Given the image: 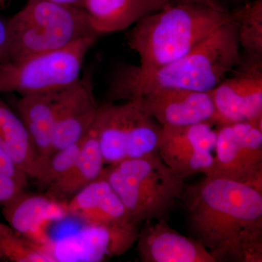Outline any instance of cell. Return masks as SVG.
<instances>
[{
  "instance_id": "6da1fadb",
  "label": "cell",
  "mask_w": 262,
  "mask_h": 262,
  "mask_svg": "<svg viewBox=\"0 0 262 262\" xmlns=\"http://www.w3.org/2000/svg\"><path fill=\"white\" fill-rule=\"evenodd\" d=\"M188 225L215 262L262 261V194L246 184L206 177L184 188Z\"/></svg>"
},
{
  "instance_id": "7a4b0ae2",
  "label": "cell",
  "mask_w": 262,
  "mask_h": 262,
  "mask_svg": "<svg viewBox=\"0 0 262 262\" xmlns=\"http://www.w3.org/2000/svg\"><path fill=\"white\" fill-rule=\"evenodd\" d=\"M237 27L232 20L219 27L186 56L154 70L122 66L115 72L110 88L111 102L134 101L155 91L211 92L239 61Z\"/></svg>"
},
{
  "instance_id": "3957f363",
  "label": "cell",
  "mask_w": 262,
  "mask_h": 262,
  "mask_svg": "<svg viewBox=\"0 0 262 262\" xmlns=\"http://www.w3.org/2000/svg\"><path fill=\"white\" fill-rule=\"evenodd\" d=\"M230 20L227 10L172 3L133 25L127 42L139 57L138 67L154 70L186 56Z\"/></svg>"
},
{
  "instance_id": "277c9868",
  "label": "cell",
  "mask_w": 262,
  "mask_h": 262,
  "mask_svg": "<svg viewBox=\"0 0 262 262\" xmlns=\"http://www.w3.org/2000/svg\"><path fill=\"white\" fill-rule=\"evenodd\" d=\"M7 39L0 63L68 46L81 38L98 35L83 8L51 0H27L6 20Z\"/></svg>"
},
{
  "instance_id": "5b68a950",
  "label": "cell",
  "mask_w": 262,
  "mask_h": 262,
  "mask_svg": "<svg viewBox=\"0 0 262 262\" xmlns=\"http://www.w3.org/2000/svg\"><path fill=\"white\" fill-rule=\"evenodd\" d=\"M103 173L136 223L168 220L185 188L184 179L158 155L108 165Z\"/></svg>"
},
{
  "instance_id": "8992f818",
  "label": "cell",
  "mask_w": 262,
  "mask_h": 262,
  "mask_svg": "<svg viewBox=\"0 0 262 262\" xmlns=\"http://www.w3.org/2000/svg\"><path fill=\"white\" fill-rule=\"evenodd\" d=\"M98 37L81 38L65 47L0 63V94L51 92L75 83Z\"/></svg>"
},
{
  "instance_id": "52a82bcc",
  "label": "cell",
  "mask_w": 262,
  "mask_h": 262,
  "mask_svg": "<svg viewBox=\"0 0 262 262\" xmlns=\"http://www.w3.org/2000/svg\"><path fill=\"white\" fill-rule=\"evenodd\" d=\"M94 126L105 164L158 155L162 126L135 101L99 105Z\"/></svg>"
},
{
  "instance_id": "ba28073f",
  "label": "cell",
  "mask_w": 262,
  "mask_h": 262,
  "mask_svg": "<svg viewBox=\"0 0 262 262\" xmlns=\"http://www.w3.org/2000/svg\"><path fill=\"white\" fill-rule=\"evenodd\" d=\"M246 184L262 194V121L216 126L209 175Z\"/></svg>"
},
{
  "instance_id": "9c48e42d",
  "label": "cell",
  "mask_w": 262,
  "mask_h": 262,
  "mask_svg": "<svg viewBox=\"0 0 262 262\" xmlns=\"http://www.w3.org/2000/svg\"><path fill=\"white\" fill-rule=\"evenodd\" d=\"M141 224L128 221L85 224L76 232L53 241L55 262H100L122 256L137 241Z\"/></svg>"
},
{
  "instance_id": "30bf717a",
  "label": "cell",
  "mask_w": 262,
  "mask_h": 262,
  "mask_svg": "<svg viewBox=\"0 0 262 262\" xmlns=\"http://www.w3.org/2000/svg\"><path fill=\"white\" fill-rule=\"evenodd\" d=\"M211 122L162 126L158 155L181 178L209 175L214 158L216 128Z\"/></svg>"
},
{
  "instance_id": "8fae6325",
  "label": "cell",
  "mask_w": 262,
  "mask_h": 262,
  "mask_svg": "<svg viewBox=\"0 0 262 262\" xmlns=\"http://www.w3.org/2000/svg\"><path fill=\"white\" fill-rule=\"evenodd\" d=\"M215 126L232 122L262 121V63L239 61L213 91Z\"/></svg>"
},
{
  "instance_id": "7c38bea8",
  "label": "cell",
  "mask_w": 262,
  "mask_h": 262,
  "mask_svg": "<svg viewBox=\"0 0 262 262\" xmlns=\"http://www.w3.org/2000/svg\"><path fill=\"white\" fill-rule=\"evenodd\" d=\"M94 90L93 73L88 71L75 83L60 91L50 154L78 142L89 132L99 106Z\"/></svg>"
},
{
  "instance_id": "4fadbf2b",
  "label": "cell",
  "mask_w": 262,
  "mask_h": 262,
  "mask_svg": "<svg viewBox=\"0 0 262 262\" xmlns=\"http://www.w3.org/2000/svg\"><path fill=\"white\" fill-rule=\"evenodd\" d=\"M3 214L15 232L46 248L51 254L53 241L48 233V227L69 217L66 203L55 201L46 194L25 191L4 205Z\"/></svg>"
},
{
  "instance_id": "5bb4252c",
  "label": "cell",
  "mask_w": 262,
  "mask_h": 262,
  "mask_svg": "<svg viewBox=\"0 0 262 262\" xmlns=\"http://www.w3.org/2000/svg\"><path fill=\"white\" fill-rule=\"evenodd\" d=\"M134 101L161 126H185L201 122L214 124L211 92L168 90L149 93Z\"/></svg>"
},
{
  "instance_id": "9a60e30c",
  "label": "cell",
  "mask_w": 262,
  "mask_h": 262,
  "mask_svg": "<svg viewBox=\"0 0 262 262\" xmlns=\"http://www.w3.org/2000/svg\"><path fill=\"white\" fill-rule=\"evenodd\" d=\"M144 222L136 241L141 261L215 262L201 243L172 229L168 220Z\"/></svg>"
},
{
  "instance_id": "2e32d148",
  "label": "cell",
  "mask_w": 262,
  "mask_h": 262,
  "mask_svg": "<svg viewBox=\"0 0 262 262\" xmlns=\"http://www.w3.org/2000/svg\"><path fill=\"white\" fill-rule=\"evenodd\" d=\"M69 216L84 224H107L131 221L123 203L104 173L66 203ZM133 222V221H132Z\"/></svg>"
},
{
  "instance_id": "e0dca14e",
  "label": "cell",
  "mask_w": 262,
  "mask_h": 262,
  "mask_svg": "<svg viewBox=\"0 0 262 262\" xmlns=\"http://www.w3.org/2000/svg\"><path fill=\"white\" fill-rule=\"evenodd\" d=\"M174 0H84V10L98 36L125 30Z\"/></svg>"
},
{
  "instance_id": "ac0fdd59",
  "label": "cell",
  "mask_w": 262,
  "mask_h": 262,
  "mask_svg": "<svg viewBox=\"0 0 262 262\" xmlns=\"http://www.w3.org/2000/svg\"><path fill=\"white\" fill-rule=\"evenodd\" d=\"M104 165L93 124L84 136L78 158L63 176L46 188V195L60 203H67L81 189L101 177Z\"/></svg>"
},
{
  "instance_id": "d6986e66",
  "label": "cell",
  "mask_w": 262,
  "mask_h": 262,
  "mask_svg": "<svg viewBox=\"0 0 262 262\" xmlns=\"http://www.w3.org/2000/svg\"><path fill=\"white\" fill-rule=\"evenodd\" d=\"M61 91L21 95L15 101V113L28 132L37 153V163L51 152L57 101Z\"/></svg>"
},
{
  "instance_id": "ffe728a7",
  "label": "cell",
  "mask_w": 262,
  "mask_h": 262,
  "mask_svg": "<svg viewBox=\"0 0 262 262\" xmlns=\"http://www.w3.org/2000/svg\"><path fill=\"white\" fill-rule=\"evenodd\" d=\"M0 148L29 178H32L37 161L35 149L20 117L1 98Z\"/></svg>"
},
{
  "instance_id": "44dd1931",
  "label": "cell",
  "mask_w": 262,
  "mask_h": 262,
  "mask_svg": "<svg viewBox=\"0 0 262 262\" xmlns=\"http://www.w3.org/2000/svg\"><path fill=\"white\" fill-rule=\"evenodd\" d=\"M230 12L237 27L241 58L262 61V0H249Z\"/></svg>"
},
{
  "instance_id": "7402d4cb",
  "label": "cell",
  "mask_w": 262,
  "mask_h": 262,
  "mask_svg": "<svg viewBox=\"0 0 262 262\" xmlns=\"http://www.w3.org/2000/svg\"><path fill=\"white\" fill-rule=\"evenodd\" d=\"M0 254L2 258L15 262H55L48 250L4 224H0Z\"/></svg>"
},
{
  "instance_id": "603a6c76",
  "label": "cell",
  "mask_w": 262,
  "mask_h": 262,
  "mask_svg": "<svg viewBox=\"0 0 262 262\" xmlns=\"http://www.w3.org/2000/svg\"><path fill=\"white\" fill-rule=\"evenodd\" d=\"M84 138L75 144L53 151L37 162L32 179L41 189H46L73 165L80 155Z\"/></svg>"
},
{
  "instance_id": "cb8c5ba5",
  "label": "cell",
  "mask_w": 262,
  "mask_h": 262,
  "mask_svg": "<svg viewBox=\"0 0 262 262\" xmlns=\"http://www.w3.org/2000/svg\"><path fill=\"white\" fill-rule=\"evenodd\" d=\"M27 184L12 177H0V203L5 205L13 201L24 192Z\"/></svg>"
},
{
  "instance_id": "d4e9b609",
  "label": "cell",
  "mask_w": 262,
  "mask_h": 262,
  "mask_svg": "<svg viewBox=\"0 0 262 262\" xmlns=\"http://www.w3.org/2000/svg\"><path fill=\"white\" fill-rule=\"evenodd\" d=\"M0 177H12L22 182L28 183V176L17 166L16 164L1 148H0Z\"/></svg>"
},
{
  "instance_id": "484cf974",
  "label": "cell",
  "mask_w": 262,
  "mask_h": 262,
  "mask_svg": "<svg viewBox=\"0 0 262 262\" xmlns=\"http://www.w3.org/2000/svg\"><path fill=\"white\" fill-rule=\"evenodd\" d=\"M176 3H196V4H201L207 5V6L211 7V8H216V9L227 10L225 7L219 3L218 0H174Z\"/></svg>"
},
{
  "instance_id": "4316f807",
  "label": "cell",
  "mask_w": 262,
  "mask_h": 262,
  "mask_svg": "<svg viewBox=\"0 0 262 262\" xmlns=\"http://www.w3.org/2000/svg\"><path fill=\"white\" fill-rule=\"evenodd\" d=\"M7 39L6 20L0 17V58Z\"/></svg>"
},
{
  "instance_id": "83f0119b",
  "label": "cell",
  "mask_w": 262,
  "mask_h": 262,
  "mask_svg": "<svg viewBox=\"0 0 262 262\" xmlns=\"http://www.w3.org/2000/svg\"><path fill=\"white\" fill-rule=\"evenodd\" d=\"M58 4L68 5V6L83 8L84 0H51Z\"/></svg>"
},
{
  "instance_id": "f1b7e54d",
  "label": "cell",
  "mask_w": 262,
  "mask_h": 262,
  "mask_svg": "<svg viewBox=\"0 0 262 262\" xmlns=\"http://www.w3.org/2000/svg\"><path fill=\"white\" fill-rule=\"evenodd\" d=\"M218 1L222 6H224V5H222V2L223 1H229L232 2V3H241V4H243V3H246V2L249 1V0H218Z\"/></svg>"
},
{
  "instance_id": "f546056e",
  "label": "cell",
  "mask_w": 262,
  "mask_h": 262,
  "mask_svg": "<svg viewBox=\"0 0 262 262\" xmlns=\"http://www.w3.org/2000/svg\"><path fill=\"white\" fill-rule=\"evenodd\" d=\"M7 0H0V8H3L6 4Z\"/></svg>"
},
{
  "instance_id": "4dcf8cb0",
  "label": "cell",
  "mask_w": 262,
  "mask_h": 262,
  "mask_svg": "<svg viewBox=\"0 0 262 262\" xmlns=\"http://www.w3.org/2000/svg\"><path fill=\"white\" fill-rule=\"evenodd\" d=\"M0 257H1V254H0ZM2 258V257H1Z\"/></svg>"
}]
</instances>
